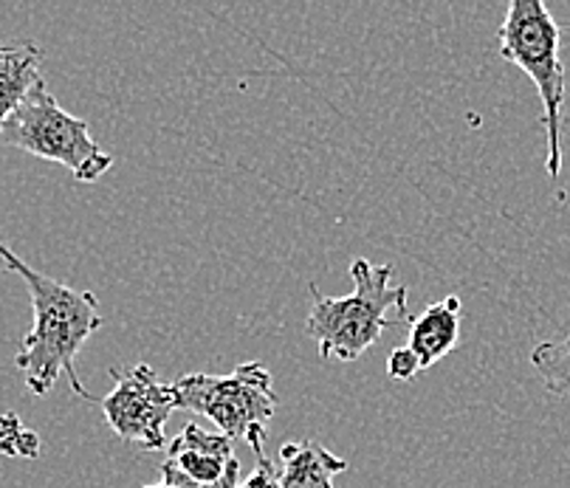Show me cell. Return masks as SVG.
<instances>
[{"label": "cell", "mask_w": 570, "mask_h": 488, "mask_svg": "<svg viewBox=\"0 0 570 488\" xmlns=\"http://www.w3.org/2000/svg\"><path fill=\"white\" fill-rule=\"evenodd\" d=\"M0 452L20 455V458H37L40 455V438L14 416L0 418Z\"/></svg>", "instance_id": "cell-12"}, {"label": "cell", "mask_w": 570, "mask_h": 488, "mask_svg": "<svg viewBox=\"0 0 570 488\" xmlns=\"http://www.w3.org/2000/svg\"><path fill=\"white\" fill-rule=\"evenodd\" d=\"M145 488H178V486H170V482H158V486H145Z\"/></svg>", "instance_id": "cell-15"}, {"label": "cell", "mask_w": 570, "mask_h": 488, "mask_svg": "<svg viewBox=\"0 0 570 488\" xmlns=\"http://www.w3.org/2000/svg\"><path fill=\"white\" fill-rule=\"evenodd\" d=\"M252 452H255V471L240 482V488H283L279 469L266 458L263 447H252Z\"/></svg>", "instance_id": "cell-13"}, {"label": "cell", "mask_w": 570, "mask_h": 488, "mask_svg": "<svg viewBox=\"0 0 570 488\" xmlns=\"http://www.w3.org/2000/svg\"><path fill=\"white\" fill-rule=\"evenodd\" d=\"M43 49L37 42H0V127L40 82Z\"/></svg>", "instance_id": "cell-10"}, {"label": "cell", "mask_w": 570, "mask_h": 488, "mask_svg": "<svg viewBox=\"0 0 570 488\" xmlns=\"http://www.w3.org/2000/svg\"><path fill=\"white\" fill-rule=\"evenodd\" d=\"M500 57L520 68L542 99L548 158L546 169L553 182L562 173V105H564V66L559 57L562 29L542 0H511L500 26Z\"/></svg>", "instance_id": "cell-3"}, {"label": "cell", "mask_w": 570, "mask_h": 488, "mask_svg": "<svg viewBox=\"0 0 570 488\" xmlns=\"http://www.w3.org/2000/svg\"><path fill=\"white\" fill-rule=\"evenodd\" d=\"M531 364L546 381V390L570 401V336L540 342L531 350Z\"/></svg>", "instance_id": "cell-11"}, {"label": "cell", "mask_w": 570, "mask_h": 488, "mask_svg": "<svg viewBox=\"0 0 570 488\" xmlns=\"http://www.w3.org/2000/svg\"><path fill=\"white\" fill-rule=\"evenodd\" d=\"M0 145L18 147L43 162L62 164L82 184L99 182L114 167V156L91 139L86 121L60 108L43 79L3 121Z\"/></svg>", "instance_id": "cell-4"}, {"label": "cell", "mask_w": 570, "mask_h": 488, "mask_svg": "<svg viewBox=\"0 0 570 488\" xmlns=\"http://www.w3.org/2000/svg\"><path fill=\"white\" fill-rule=\"evenodd\" d=\"M114 375L116 387L99 401V407L116 438L139 443L150 452L165 447V427L178 410L173 384L158 379L150 364H136L125 375Z\"/></svg>", "instance_id": "cell-6"}, {"label": "cell", "mask_w": 570, "mask_h": 488, "mask_svg": "<svg viewBox=\"0 0 570 488\" xmlns=\"http://www.w3.org/2000/svg\"><path fill=\"white\" fill-rule=\"evenodd\" d=\"M240 471L235 458V440L224 432H209L198 423H187L170 443L167 460L161 463V482L178 488H215Z\"/></svg>", "instance_id": "cell-7"}, {"label": "cell", "mask_w": 570, "mask_h": 488, "mask_svg": "<svg viewBox=\"0 0 570 488\" xmlns=\"http://www.w3.org/2000/svg\"><path fill=\"white\" fill-rule=\"evenodd\" d=\"M419 373H421L419 362H415L413 353L406 350V344H404V348H395L393 353H390V359H387V375H390V379H393V381H413Z\"/></svg>", "instance_id": "cell-14"}, {"label": "cell", "mask_w": 570, "mask_h": 488, "mask_svg": "<svg viewBox=\"0 0 570 488\" xmlns=\"http://www.w3.org/2000/svg\"><path fill=\"white\" fill-rule=\"evenodd\" d=\"M353 294L325 296L311 283V311L305 333L316 339L320 357L356 362L382 339L387 328L413 322L406 308V285H393V265H373L356 257L351 263Z\"/></svg>", "instance_id": "cell-2"}, {"label": "cell", "mask_w": 570, "mask_h": 488, "mask_svg": "<svg viewBox=\"0 0 570 488\" xmlns=\"http://www.w3.org/2000/svg\"><path fill=\"white\" fill-rule=\"evenodd\" d=\"M279 482L283 488H334L336 475L347 471V460L316 443L299 440L279 449Z\"/></svg>", "instance_id": "cell-9"}, {"label": "cell", "mask_w": 570, "mask_h": 488, "mask_svg": "<svg viewBox=\"0 0 570 488\" xmlns=\"http://www.w3.org/2000/svg\"><path fill=\"white\" fill-rule=\"evenodd\" d=\"M178 410L204 416L232 440L249 447L266 443V427L274 418L279 396L272 373L261 362H246L229 375L189 373L173 384Z\"/></svg>", "instance_id": "cell-5"}, {"label": "cell", "mask_w": 570, "mask_h": 488, "mask_svg": "<svg viewBox=\"0 0 570 488\" xmlns=\"http://www.w3.org/2000/svg\"><path fill=\"white\" fill-rule=\"evenodd\" d=\"M0 260L26 283L35 308V325L23 336L20 353L14 357L23 370L31 396H49L57 379L66 375L77 396L94 401L77 375V357L88 339L102 328L105 316L94 291H77L49 274L37 272L0 241Z\"/></svg>", "instance_id": "cell-1"}, {"label": "cell", "mask_w": 570, "mask_h": 488, "mask_svg": "<svg viewBox=\"0 0 570 488\" xmlns=\"http://www.w3.org/2000/svg\"><path fill=\"white\" fill-rule=\"evenodd\" d=\"M461 296L450 294L441 302H432L424 314L410 322V342L406 350L413 353L421 370H430L455 350L461 339Z\"/></svg>", "instance_id": "cell-8"}]
</instances>
